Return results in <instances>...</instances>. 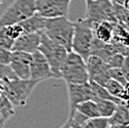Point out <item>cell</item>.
<instances>
[{
    "label": "cell",
    "instance_id": "cell-32",
    "mask_svg": "<svg viewBox=\"0 0 129 128\" xmlns=\"http://www.w3.org/2000/svg\"><path fill=\"white\" fill-rule=\"evenodd\" d=\"M0 122H1V124H2V125H5V124H6V122H5V121H4V119H2L1 115H0Z\"/></svg>",
    "mask_w": 129,
    "mask_h": 128
},
{
    "label": "cell",
    "instance_id": "cell-26",
    "mask_svg": "<svg viewBox=\"0 0 129 128\" xmlns=\"http://www.w3.org/2000/svg\"><path fill=\"white\" fill-rule=\"evenodd\" d=\"M109 77L115 79V80H117L118 82H120L123 86L126 85V82H128L126 80L125 76H123L121 68H109Z\"/></svg>",
    "mask_w": 129,
    "mask_h": 128
},
{
    "label": "cell",
    "instance_id": "cell-31",
    "mask_svg": "<svg viewBox=\"0 0 129 128\" xmlns=\"http://www.w3.org/2000/svg\"><path fill=\"white\" fill-rule=\"evenodd\" d=\"M111 1H112V2H115V4H119V5H122L125 0H111Z\"/></svg>",
    "mask_w": 129,
    "mask_h": 128
},
{
    "label": "cell",
    "instance_id": "cell-4",
    "mask_svg": "<svg viewBox=\"0 0 129 128\" xmlns=\"http://www.w3.org/2000/svg\"><path fill=\"white\" fill-rule=\"evenodd\" d=\"M39 82L32 79H20L13 78L4 81L2 91L7 96V98L11 101L13 106H25L34 91L35 87Z\"/></svg>",
    "mask_w": 129,
    "mask_h": 128
},
{
    "label": "cell",
    "instance_id": "cell-33",
    "mask_svg": "<svg viewBox=\"0 0 129 128\" xmlns=\"http://www.w3.org/2000/svg\"><path fill=\"white\" fill-rule=\"evenodd\" d=\"M0 88H1V89L4 88V81H2L1 79H0Z\"/></svg>",
    "mask_w": 129,
    "mask_h": 128
},
{
    "label": "cell",
    "instance_id": "cell-2",
    "mask_svg": "<svg viewBox=\"0 0 129 128\" xmlns=\"http://www.w3.org/2000/svg\"><path fill=\"white\" fill-rule=\"evenodd\" d=\"M60 78L66 84H82L89 81L86 60L75 51H68L60 68Z\"/></svg>",
    "mask_w": 129,
    "mask_h": 128
},
{
    "label": "cell",
    "instance_id": "cell-25",
    "mask_svg": "<svg viewBox=\"0 0 129 128\" xmlns=\"http://www.w3.org/2000/svg\"><path fill=\"white\" fill-rule=\"evenodd\" d=\"M17 78L15 73L12 71V69L10 68L9 65H2L0 63V79L2 81L5 80H9V79Z\"/></svg>",
    "mask_w": 129,
    "mask_h": 128
},
{
    "label": "cell",
    "instance_id": "cell-10",
    "mask_svg": "<svg viewBox=\"0 0 129 128\" xmlns=\"http://www.w3.org/2000/svg\"><path fill=\"white\" fill-rule=\"evenodd\" d=\"M87 71L89 81L97 82L98 85L105 86L106 82L110 79L109 77V66L106 61L100 59L97 56H89L86 60Z\"/></svg>",
    "mask_w": 129,
    "mask_h": 128
},
{
    "label": "cell",
    "instance_id": "cell-24",
    "mask_svg": "<svg viewBox=\"0 0 129 128\" xmlns=\"http://www.w3.org/2000/svg\"><path fill=\"white\" fill-rule=\"evenodd\" d=\"M125 57L122 54L116 52L107 60V65L109 66V68H121L123 65V61H125Z\"/></svg>",
    "mask_w": 129,
    "mask_h": 128
},
{
    "label": "cell",
    "instance_id": "cell-14",
    "mask_svg": "<svg viewBox=\"0 0 129 128\" xmlns=\"http://www.w3.org/2000/svg\"><path fill=\"white\" fill-rule=\"evenodd\" d=\"M117 52L116 46L111 42H104L99 39H97L96 37H93L92 41H91L90 46V56H97L104 61L109 59L114 54Z\"/></svg>",
    "mask_w": 129,
    "mask_h": 128
},
{
    "label": "cell",
    "instance_id": "cell-5",
    "mask_svg": "<svg viewBox=\"0 0 129 128\" xmlns=\"http://www.w3.org/2000/svg\"><path fill=\"white\" fill-rule=\"evenodd\" d=\"M93 39V33L90 21L80 19L74 22V36H72L71 50L81 56L85 60L90 56V46Z\"/></svg>",
    "mask_w": 129,
    "mask_h": 128
},
{
    "label": "cell",
    "instance_id": "cell-17",
    "mask_svg": "<svg viewBox=\"0 0 129 128\" xmlns=\"http://www.w3.org/2000/svg\"><path fill=\"white\" fill-rule=\"evenodd\" d=\"M109 125H121L129 122V106L126 103L117 105V109L111 117H109Z\"/></svg>",
    "mask_w": 129,
    "mask_h": 128
},
{
    "label": "cell",
    "instance_id": "cell-11",
    "mask_svg": "<svg viewBox=\"0 0 129 128\" xmlns=\"http://www.w3.org/2000/svg\"><path fill=\"white\" fill-rule=\"evenodd\" d=\"M67 88H68L69 107H70L69 113H72L75 110L78 104L89 99L93 100L95 98L89 81L82 82V84H67Z\"/></svg>",
    "mask_w": 129,
    "mask_h": 128
},
{
    "label": "cell",
    "instance_id": "cell-9",
    "mask_svg": "<svg viewBox=\"0 0 129 128\" xmlns=\"http://www.w3.org/2000/svg\"><path fill=\"white\" fill-rule=\"evenodd\" d=\"M50 78H55V75H53L49 63L45 58V56L39 50H36L31 54L30 79L40 82Z\"/></svg>",
    "mask_w": 129,
    "mask_h": 128
},
{
    "label": "cell",
    "instance_id": "cell-35",
    "mask_svg": "<svg viewBox=\"0 0 129 128\" xmlns=\"http://www.w3.org/2000/svg\"><path fill=\"white\" fill-rule=\"evenodd\" d=\"M2 94V89H1V88H0V95H1Z\"/></svg>",
    "mask_w": 129,
    "mask_h": 128
},
{
    "label": "cell",
    "instance_id": "cell-16",
    "mask_svg": "<svg viewBox=\"0 0 129 128\" xmlns=\"http://www.w3.org/2000/svg\"><path fill=\"white\" fill-rule=\"evenodd\" d=\"M45 23H46V18L40 16L38 12H35L30 17L20 21L19 25L22 28L23 34H30V33H39V31L44 30Z\"/></svg>",
    "mask_w": 129,
    "mask_h": 128
},
{
    "label": "cell",
    "instance_id": "cell-18",
    "mask_svg": "<svg viewBox=\"0 0 129 128\" xmlns=\"http://www.w3.org/2000/svg\"><path fill=\"white\" fill-rule=\"evenodd\" d=\"M112 44L121 45L125 47H129V29L120 22H116L114 27V35L111 41Z\"/></svg>",
    "mask_w": 129,
    "mask_h": 128
},
{
    "label": "cell",
    "instance_id": "cell-8",
    "mask_svg": "<svg viewBox=\"0 0 129 128\" xmlns=\"http://www.w3.org/2000/svg\"><path fill=\"white\" fill-rule=\"evenodd\" d=\"M71 0H35L36 12L47 18L68 17Z\"/></svg>",
    "mask_w": 129,
    "mask_h": 128
},
{
    "label": "cell",
    "instance_id": "cell-34",
    "mask_svg": "<svg viewBox=\"0 0 129 128\" xmlns=\"http://www.w3.org/2000/svg\"><path fill=\"white\" fill-rule=\"evenodd\" d=\"M2 127H4V125H2L1 122H0V128H2Z\"/></svg>",
    "mask_w": 129,
    "mask_h": 128
},
{
    "label": "cell",
    "instance_id": "cell-22",
    "mask_svg": "<svg viewBox=\"0 0 129 128\" xmlns=\"http://www.w3.org/2000/svg\"><path fill=\"white\" fill-rule=\"evenodd\" d=\"M104 87L106 88L107 91L111 96L121 99L122 94H123V85H121L120 82H118L117 80H115V79L110 78L109 80L106 82V85H105Z\"/></svg>",
    "mask_w": 129,
    "mask_h": 128
},
{
    "label": "cell",
    "instance_id": "cell-21",
    "mask_svg": "<svg viewBox=\"0 0 129 128\" xmlns=\"http://www.w3.org/2000/svg\"><path fill=\"white\" fill-rule=\"evenodd\" d=\"M0 115H1L5 122L11 116L15 115V106H13L11 104V101L7 98V96L4 94V91L0 95Z\"/></svg>",
    "mask_w": 129,
    "mask_h": 128
},
{
    "label": "cell",
    "instance_id": "cell-13",
    "mask_svg": "<svg viewBox=\"0 0 129 128\" xmlns=\"http://www.w3.org/2000/svg\"><path fill=\"white\" fill-rule=\"evenodd\" d=\"M41 31L20 35L13 42L11 50H19V51H25L29 52V54L35 52L36 50H38L40 44V33Z\"/></svg>",
    "mask_w": 129,
    "mask_h": 128
},
{
    "label": "cell",
    "instance_id": "cell-15",
    "mask_svg": "<svg viewBox=\"0 0 129 128\" xmlns=\"http://www.w3.org/2000/svg\"><path fill=\"white\" fill-rule=\"evenodd\" d=\"M116 22H114V21H95V22H90L93 37H96L97 39L104 42H110L112 39L114 27Z\"/></svg>",
    "mask_w": 129,
    "mask_h": 128
},
{
    "label": "cell",
    "instance_id": "cell-6",
    "mask_svg": "<svg viewBox=\"0 0 129 128\" xmlns=\"http://www.w3.org/2000/svg\"><path fill=\"white\" fill-rule=\"evenodd\" d=\"M35 12V0H15L0 16V27L19 23Z\"/></svg>",
    "mask_w": 129,
    "mask_h": 128
},
{
    "label": "cell",
    "instance_id": "cell-1",
    "mask_svg": "<svg viewBox=\"0 0 129 128\" xmlns=\"http://www.w3.org/2000/svg\"><path fill=\"white\" fill-rule=\"evenodd\" d=\"M44 33L51 40L60 44L68 51L71 50L72 36H74V22L68 17L47 18Z\"/></svg>",
    "mask_w": 129,
    "mask_h": 128
},
{
    "label": "cell",
    "instance_id": "cell-3",
    "mask_svg": "<svg viewBox=\"0 0 129 128\" xmlns=\"http://www.w3.org/2000/svg\"><path fill=\"white\" fill-rule=\"evenodd\" d=\"M38 50L47 59L53 75H55V78H60V68L67 54H68V50L60 44L51 40L44 33V30L40 33V44Z\"/></svg>",
    "mask_w": 129,
    "mask_h": 128
},
{
    "label": "cell",
    "instance_id": "cell-19",
    "mask_svg": "<svg viewBox=\"0 0 129 128\" xmlns=\"http://www.w3.org/2000/svg\"><path fill=\"white\" fill-rule=\"evenodd\" d=\"M75 110H77L79 114L84 115L87 118H95V117H100L99 116V110L97 107V104L95 100L89 99L82 101V103L78 104L75 108Z\"/></svg>",
    "mask_w": 129,
    "mask_h": 128
},
{
    "label": "cell",
    "instance_id": "cell-29",
    "mask_svg": "<svg viewBox=\"0 0 129 128\" xmlns=\"http://www.w3.org/2000/svg\"><path fill=\"white\" fill-rule=\"evenodd\" d=\"M122 6L125 7L127 10H129V0H125V1H123V4H122Z\"/></svg>",
    "mask_w": 129,
    "mask_h": 128
},
{
    "label": "cell",
    "instance_id": "cell-28",
    "mask_svg": "<svg viewBox=\"0 0 129 128\" xmlns=\"http://www.w3.org/2000/svg\"><path fill=\"white\" fill-rule=\"evenodd\" d=\"M121 70L123 73V76H125L126 80L129 82V56H126V57H125V61H123V65L121 67Z\"/></svg>",
    "mask_w": 129,
    "mask_h": 128
},
{
    "label": "cell",
    "instance_id": "cell-7",
    "mask_svg": "<svg viewBox=\"0 0 129 128\" xmlns=\"http://www.w3.org/2000/svg\"><path fill=\"white\" fill-rule=\"evenodd\" d=\"M86 6H87L86 19L90 22L117 21L115 17L114 4L111 0H86Z\"/></svg>",
    "mask_w": 129,
    "mask_h": 128
},
{
    "label": "cell",
    "instance_id": "cell-27",
    "mask_svg": "<svg viewBox=\"0 0 129 128\" xmlns=\"http://www.w3.org/2000/svg\"><path fill=\"white\" fill-rule=\"evenodd\" d=\"M11 56H12V50L0 47V63L9 65L10 61H11Z\"/></svg>",
    "mask_w": 129,
    "mask_h": 128
},
{
    "label": "cell",
    "instance_id": "cell-20",
    "mask_svg": "<svg viewBox=\"0 0 129 128\" xmlns=\"http://www.w3.org/2000/svg\"><path fill=\"white\" fill-rule=\"evenodd\" d=\"M97 104V107L99 110V116L105 117V118H109L111 117L117 109V104L112 100H107V99H99L96 98L93 99Z\"/></svg>",
    "mask_w": 129,
    "mask_h": 128
},
{
    "label": "cell",
    "instance_id": "cell-30",
    "mask_svg": "<svg viewBox=\"0 0 129 128\" xmlns=\"http://www.w3.org/2000/svg\"><path fill=\"white\" fill-rule=\"evenodd\" d=\"M60 128H72V127L70 126V124H69V121L67 120V121H66V124H64L63 126H61Z\"/></svg>",
    "mask_w": 129,
    "mask_h": 128
},
{
    "label": "cell",
    "instance_id": "cell-23",
    "mask_svg": "<svg viewBox=\"0 0 129 128\" xmlns=\"http://www.w3.org/2000/svg\"><path fill=\"white\" fill-rule=\"evenodd\" d=\"M109 119L105 117H95V118H88L84 122L81 128H108Z\"/></svg>",
    "mask_w": 129,
    "mask_h": 128
},
{
    "label": "cell",
    "instance_id": "cell-12",
    "mask_svg": "<svg viewBox=\"0 0 129 128\" xmlns=\"http://www.w3.org/2000/svg\"><path fill=\"white\" fill-rule=\"evenodd\" d=\"M30 62L31 54L19 50H12L11 61L9 66L15 73L16 77L20 79H30Z\"/></svg>",
    "mask_w": 129,
    "mask_h": 128
}]
</instances>
